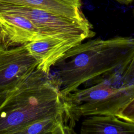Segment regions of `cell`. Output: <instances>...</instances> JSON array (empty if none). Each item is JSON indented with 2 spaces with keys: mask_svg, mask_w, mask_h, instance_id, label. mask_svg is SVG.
Here are the masks:
<instances>
[{
  "mask_svg": "<svg viewBox=\"0 0 134 134\" xmlns=\"http://www.w3.org/2000/svg\"><path fill=\"white\" fill-rule=\"evenodd\" d=\"M134 55V38H97L67 51L54 64L53 79L65 96L103 75L120 71Z\"/></svg>",
  "mask_w": 134,
  "mask_h": 134,
  "instance_id": "cell-1",
  "label": "cell"
},
{
  "mask_svg": "<svg viewBox=\"0 0 134 134\" xmlns=\"http://www.w3.org/2000/svg\"><path fill=\"white\" fill-rule=\"evenodd\" d=\"M36 69L0 107V134H18L28 125L64 109L66 102L53 78Z\"/></svg>",
  "mask_w": 134,
  "mask_h": 134,
  "instance_id": "cell-2",
  "label": "cell"
},
{
  "mask_svg": "<svg viewBox=\"0 0 134 134\" xmlns=\"http://www.w3.org/2000/svg\"><path fill=\"white\" fill-rule=\"evenodd\" d=\"M133 97L134 84L117 87L107 81L64 96L77 121L81 116H117Z\"/></svg>",
  "mask_w": 134,
  "mask_h": 134,
  "instance_id": "cell-3",
  "label": "cell"
},
{
  "mask_svg": "<svg viewBox=\"0 0 134 134\" xmlns=\"http://www.w3.org/2000/svg\"><path fill=\"white\" fill-rule=\"evenodd\" d=\"M0 13L19 15L28 19L47 37L77 38L84 41L96 33L87 18L66 17L37 8L0 3Z\"/></svg>",
  "mask_w": 134,
  "mask_h": 134,
  "instance_id": "cell-4",
  "label": "cell"
},
{
  "mask_svg": "<svg viewBox=\"0 0 134 134\" xmlns=\"http://www.w3.org/2000/svg\"><path fill=\"white\" fill-rule=\"evenodd\" d=\"M38 64L25 44L9 47L0 44V92L19 86L36 70Z\"/></svg>",
  "mask_w": 134,
  "mask_h": 134,
  "instance_id": "cell-5",
  "label": "cell"
},
{
  "mask_svg": "<svg viewBox=\"0 0 134 134\" xmlns=\"http://www.w3.org/2000/svg\"><path fill=\"white\" fill-rule=\"evenodd\" d=\"M47 38L27 18L17 14L0 13V44L14 47Z\"/></svg>",
  "mask_w": 134,
  "mask_h": 134,
  "instance_id": "cell-6",
  "label": "cell"
},
{
  "mask_svg": "<svg viewBox=\"0 0 134 134\" xmlns=\"http://www.w3.org/2000/svg\"><path fill=\"white\" fill-rule=\"evenodd\" d=\"M83 41L77 38L49 37L27 43L25 46L37 60V69L49 75L52 67L71 48Z\"/></svg>",
  "mask_w": 134,
  "mask_h": 134,
  "instance_id": "cell-7",
  "label": "cell"
},
{
  "mask_svg": "<svg viewBox=\"0 0 134 134\" xmlns=\"http://www.w3.org/2000/svg\"><path fill=\"white\" fill-rule=\"evenodd\" d=\"M66 103V107L64 109L28 125L21 129L18 134L74 133V128L77 120L67 102Z\"/></svg>",
  "mask_w": 134,
  "mask_h": 134,
  "instance_id": "cell-8",
  "label": "cell"
},
{
  "mask_svg": "<svg viewBox=\"0 0 134 134\" xmlns=\"http://www.w3.org/2000/svg\"><path fill=\"white\" fill-rule=\"evenodd\" d=\"M81 134L134 133V123L114 115H93L84 119L80 129Z\"/></svg>",
  "mask_w": 134,
  "mask_h": 134,
  "instance_id": "cell-9",
  "label": "cell"
},
{
  "mask_svg": "<svg viewBox=\"0 0 134 134\" xmlns=\"http://www.w3.org/2000/svg\"><path fill=\"white\" fill-rule=\"evenodd\" d=\"M82 0H0V3L42 9L66 17L86 18L81 7Z\"/></svg>",
  "mask_w": 134,
  "mask_h": 134,
  "instance_id": "cell-10",
  "label": "cell"
},
{
  "mask_svg": "<svg viewBox=\"0 0 134 134\" xmlns=\"http://www.w3.org/2000/svg\"><path fill=\"white\" fill-rule=\"evenodd\" d=\"M121 85L134 84V55L129 63L120 72Z\"/></svg>",
  "mask_w": 134,
  "mask_h": 134,
  "instance_id": "cell-11",
  "label": "cell"
},
{
  "mask_svg": "<svg viewBox=\"0 0 134 134\" xmlns=\"http://www.w3.org/2000/svg\"><path fill=\"white\" fill-rule=\"evenodd\" d=\"M124 120L134 123V97L117 116Z\"/></svg>",
  "mask_w": 134,
  "mask_h": 134,
  "instance_id": "cell-12",
  "label": "cell"
},
{
  "mask_svg": "<svg viewBox=\"0 0 134 134\" xmlns=\"http://www.w3.org/2000/svg\"><path fill=\"white\" fill-rule=\"evenodd\" d=\"M14 90H11V91H3V92H0V107L3 105V104L4 103V102L6 100V99L7 98V97L9 96V95L10 94V93L12 92V91Z\"/></svg>",
  "mask_w": 134,
  "mask_h": 134,
  "instance_id": "cell-13",
  "label": "cell"
},
{
  "mask_svg": "<svg viewBox=\"0 0 134 134\" xmlns=\"http://www.w3.org/2000/svg\"><path fill=\"white\" fill-rule=\"evenodd\" d=\"M115 1H117L120 4L127 5L131 4L134 0H115Z\"/></svg>",
  "mask_w": 134,
  "mask_h": 134,
  "instance_id": "cell-14",
  "label": "cell"
},
{
  "mask_svg": "<svg viewBox=\"0 0 134 134\" xmlns=\"http://www.w3.org/2000/svg\"><path fill=\"white\" fill-rule=\"evenodd\" d=\"M132 14H133V16H134V8H133V10H132Z\"/></svg>",
  "mask_w": 134,
  "mask_h": 134,
  "instance_id": "cell-15",
  "label": "cell"
}]
</instances>
